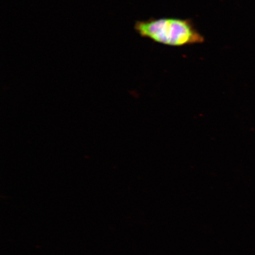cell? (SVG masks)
<instances>
[{"label":"cell","mask_w":255,"mask_h":255,"mask_svg":"<svg viewBox=\"0 0 255 255\" xmlns=\"http://www.w3.org/2000/svg\"><path fill=\"white\" fill-rule=\"evenodd\" d=\"M134 30L142 38L168 46H190L206 40L189 18H151L136 21Z\"/></svg>","instance_id":"obj_1"}]
</instances>
